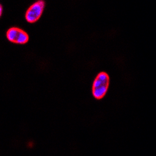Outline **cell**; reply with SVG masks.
<instances>
[{
  "label": "cell",
  "instance_id": "3957f363",
  "mask_svg": "<svg viewBox=\"0 0 156 156\" xmlns=\"http://www.w3.org/2000/svg\"><path fill=\"white\" fill-rule=\"evenodd\" d=\"M6 37L9 41L16 44H25L29 40L28 34L23 30L17 27H12L9 29L6 33Z\"/></svg>",
  "mask_w": 156,
  "mask_h": 156
},
{
  "label": "cell",
  "instance_id": "7a4b0ae2",
  "mask_svg": "<svg viewBox=\"0 0 156 156\" xmlns=\"http://www.w3.org/2000/svg\"><path fill=\"white\" fill-rule=\"evenodd\" d=\"M44 7V2L42 0L34 2L31 6H30L26 12V20L29 23H34L42 15Z\"/></svg>",
  "mask_w": 156,
  "mask_h": 156
},
{
  "label": "cell",
  "instance_id": "277c9868",
  "mask_svg": "<svg viewBox=\"0 0 156 156\" xmlns=\"http://www.w3.org/2000/svg\"><path fill=\"white\" fill-rule=\"evenodd\" d=\"M2 6L0 5V16H2Z\"/></svg>",
  "mask_w": 156,
  "mask_h": 156
},
{
  "label": "cell",
  "instance_id": "6da1fadb",
  "mask_svg": "<svg viewBox=\"0 0 156 156\" xmlns=\"http://www.w3.org/2000/svg\"><path fill=\"white\" fill-rule=\"evenodd\" d=\"M109 85V77L105 73H101L98 75L93 83V96L97 99H101L108 90Z\"/></svg>",
  "mask_w": 156,
  "mask_h": 156
}]
</instances>
